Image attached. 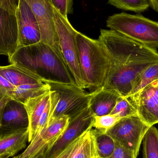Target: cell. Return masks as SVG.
Instances as JSON below:
<instances>
[{"label":"cell","mask_w":158,"mask_h":158,"mask_svg":"<svg viewBox=\"0 0 158 158\" xmlns=\"http://www.w3.org/2000/svg\"><path fill=\"white\" fill-rule=\"evenodd\" d=\"M121 119L111 114L95 116L93 128L106 133Z\"/></svg>","instance_id":"cell-26"},{"label":"cell","mask_w":158,"mask_h":158,"mask_svg":"<svg viewBox=\"0 0 158 158\" xmlns=\"http://www.w3.org/2000/svg\"><path fill=\"white\" fill-rule=\"evenodd\" d=\"M150 127L135 115L122 118L106 133L115 142L132 151L137 158L144 136Z\"/></svg>","instance_id":"cell-7"},{"label":"cell","mask_w":158,"mask_h":158,"mask_svg":"<svg viewBox=\"0 0 158 158\" xmlns=\"http://www.w3.org/2000/svg\"><path fill=\"white\" fill-rule=\"evenodd\" d=\"M55 9L64 17L68 18V15L72 12V0H50Z\"/></svg>","instance_id":"cell-27"},{"label":"cell","mask_w":158,"mask_h":158,"mask_svg":"<svg viewBox=\"0 0 158 158\" xmlns=\"http://www.w3.org/2000/svg\"><path fill=\"white\" fill-rule=\"evenodd\" d=\"M98 40L110 56L111 69L158 63L157 50L149 48L115 31L101 29Z\"/></svg>","instance_id":"cell-3"},{"label":"cell","mask_w":158,"mask_h":158,"mask_svg":"<svg viewBox=\"0 0 158 158\" xmlns=\"http://www.w3.org/2000/svg\"><path fill=\"white\" fill-rule=\"evenodd\" d=\"M50 89L47 84H25L16 86L13 92L12 98L24 103L29 98L40 95Z\"/></svg>","instance_id":"cell-20"},{"label":"cell","mask_w":158,"mask_h":158,"mask_svg":"<svg viewBox=\"0 0 158 158\" xmlns=\"http://www.w3.org/2000/svg\"><path fill=\"white\" fill-rule=\"evenodd\" d=\"M54 19L59 40L62 56L72 75L75 83L85 89L79 63L77 42V31L68 19L62 15L53 7Z\"/></svg>","instance_id":"cell-6"},{"label":"cell","mask_w":158,"mask_h":158,"mask_svg":"<svg viewBox=\"0 0 158 158\" xmlns=\"http://www.w3.org/2000/svg\"><path fill=\"white\" fill-rule=\"evenodd\" d=\"M116 143L115 149L110 156L107 158H136L132 151Z\"/></svg>","instance_id":"cell-28"},{"label":"cell","mask_w":158,"mask_h":158,"mask_svg":"<svg viewBox=\"0 0 158 158\" xmlns=\"http://www.w3.org/2000/svg\"><path fill=\"white\" fill-rule=\"evenodd\" d=\"M94 129L98 158H107L113 153L116 146L114 139L106 133Z\"/></svg>","instance_id":"cell-21"},{"label":"cell","mask_w":158,"mask_h":158,"mask_svg":"<svg viewBox=\"0 0 158 158\" xmlns=\"http://www.w3.org/2000/svg\"><path fill=\"white\" fill-rule=\"evenodd\" d=\"M0 74L15 86L25 84H43L44 79L27 69L15 64L0 66Z\"/></svg>","instance_id":"cell-17"},{"label":"cell","mask_w":158,"mask_h":158,"mask_svg":"<svg viewBox=\"0 0 158 158\" xmlns=\"http://www.w3.org/2000/svg\"><path fill=\"white\" fill-rule=\"evenodd\" d=\"M27 112L23 103L12 99L6 105L2 117L0 135L29 128Z\"/></svg>","instance_id":"cell-13"},{"label":"cell","mask_w":158,"mask_h":158,"mask_svg":"<svg viewBox=\"0 0 158 158\" xmlns=\"http://www.w3.org/2000/svg\"><path fill=\"white\" fill-rule=\"evenodd\" d=\"M77 42L85 89L93 93L105 86L111 69V59L98 40H94L78 32Z\"/></svg>","instance_id":"cell-2"},{"label":"cell","mask_w":158,"mask_h":158,"mask_svg":"<svg viewBox=\"0 0 158 158\" xmlns=\"http://www.w3.org/2000/svg\"><path fill=\"white\" fill-rule=\"evenodd\" d=\"M110 114L115 115L121 118L137 115L136 109L128 98L123 96L119 98Z\"/></svg>","instance_id":"cell-25"},{"label":"cell","mask_w":158,"mask_h":158,"mask_svg":"<svg viewBox=\"0 0 158 158\" xmlns=\"http://www.w3.org/2000/svg\"><path fill=\"white\" fill-rule=\"evenodd\" d=\"M69 158H98L96 137L93 128L83 134Z\"/></svg>","instance_id":"cell-19"},{"label":"cell","mask_w":158,"mask_h":158,"mask_svg":"<svg viewBox=\"0 0 158 158\" xmlns=\"http://www.w3.org/2000/svg\"><path fill=\"white\" fill-rule=\"evenodd\" d=\"M18 29L15 14L0 7V55H12L18 49Z\"/></svg>","instance_id":"cell-14"},{"label":"cell","mask_w":158,"mask_h":158,"mask_svg":"<svg viewBox=\"0 0 158 158\" xmlns=\"http://www.w3.org/2000/svg\"><path fill=\"white\" fill-rule=\"evenodd\" d=\"M126 97L145 123L150 127L158 123V80L138 93Z\"/></svg>","instance_id":"cell-10"},{"label":"cell","mask_w":158,"mask_h":158,"mask_svg":"<svg viewBox=\"0 0 158 158\" xmlns=\"http://www.w3.org/2000/svg\"><path fill=\"white\" fill-rule=\"evenodd\" d=\"M25 1L31 8L38 21L41 35V42L50 46L60 57L64 59L61 54L54 19L53 6L51 1Z\"/></svg>","instance_id":"cell-9"},{"label":"cell","mask_w":158,"mask_h":158,"mask_svg":"<svg viewBox=\"0 0 158 158\" xmlns=\"http://www.w3.org/2000/svg\"><path fill=\"white\" fill-rule=\"evenodd\" d=\"M91 94L88 106L94 116L110 114L121 96L116 91L104 88Z\"/></svg>","instance_id":"cell-15"},{"label":"cell","mask_w":158,"mask_h":158,"mask_svg":"<svg viewBox=\"0 0 158 158\" xmlns=\"http://www.w3.org/2000/svg\"><path fill=\"white\" fill-rule=\"evenodd\" d=\"M150 6L155 11L158 12V0H148Z\"/></svg>","instance_id":"cell-33"},{"label":"cell","mask_w":158,"mask_h":158,"mask_svg":"<svg viewBox=\"0 0 158 158\" xmlns=\"http://www.w3.org/2000/svg\"><path fill=\"white\" fill-rule=\"evenodd\" d=\"M50 98V89L40 95L29 98L24 103L29 121L28 142L33 140L40 118L47 106Z\"/></svg>","instance_id":"cell-18"},{"label":"cell","mask_w":158,"mask_h":158,"mask_svg":"<svg viewBox=\"0 0 158 158\" xmlns=\"http://www.w3.org/2000/svg\"><path fill=\"white\" fill-rule=\"evenodd\" d=\"M80 137L76 139V140L72 142L69 145L63 152H61L58 156H56L54 158H69L71 156L72 152L74 151L77 145L78 142Z\"/></svg>","instance_id":"cell-31"},{"label":"cell","mask_w":158,"mask_h":158,"mask_svg":"<svg viewBox=\"0 0 158 158\" xmlns=\"http://www.w3.org/2000/svg\"><path fill=\"white\" fill-rule=\"evenodd\" d=\"M12 99L13 98L11 97L4 93L0 89V128L2 124V117L5 107L6 104Z\"/></svg>","instance_id":"cell-32"},{"label":"cell","mask_w":158,"mask_h":158,"mask_svg":"<svg viewBox=\"0 0 158 158\" xmlns=\"http://www.w3.org/2000/svg\"><path fill=\"white\" fill-rule=\"evenodd\" d=\"M69 120V116H61L50 124L40 135L35 136L23 153L13 158H32L47 149L63 134Z\"/></svg>","instance_id":"cell-12"},{"label":"cell","mask_w":158,"mask_h":158,"mask_svg":"<svg viewBox=\"0 0 158 158\" xmlns=\"http://www.w3.org/2000/svg\"><path fill=\"white\" fill-rule=\"evenodd\" d=\"M19 0H0V7L15 15Z\"/></svg>","instance_id":"cell-29"},{"label":"cell","mask_w":158,"mask_h":158,"mask_svg":"<svg viewBox=\"0 0 158 158\" xmlns=\"http://www.w3.org/2000/svg\"><path fill=\"white\" fill-rule=\"evenodd\" d=\"M28 138V128L0 135V158L16 155L26 147Z\"/></svg>","instance_id":"cell-16"},{"label":"cell","mask_w":158,"mask_h":158,"mask_svg":"<svg viewBox=\"0 0 158 158\" xmlns=\"http://www.w3.org/2000/svg\"><path fill=\"white\" fill-rule=\"evenodd\" d=\"M50 88L58 95V101L49 119L48 126L63 115L70 119L79 114L88 106L92 94L85 92L77 84L44 81Z\"/></svg>","instance_id":"cell-5"},{"label":"cell","mask_w":158,"mask_h":158,"mask_svg":"<svg viewBox=\"0 0 158 158\" xmlns=\"http://www.w3.org/2000/svg\"><path fill=\"white\" fill-rule=\"evenodd\" d=\"M18 29V48L41 41V35L37 19L25 0H19L15 14Z\"/></svg>","instance_id":"cell-11"},{"label":"cell","mask_w":158,"mask_h":158,"mask_svg":"<svg viewBox=\"0 0 158 158\" xmlns=\"http://www.w3.org/2000/svg\"><path fill=\"white\" fill-rule=\"evenodd\" d=\"M94 115L89 106L70 119L66 129L45 152V158H54L83 134L93 128Z\"/></svg>","instance_id":"cell-8"},{"label":"cell","mask_w":158,"mask_h":158,"mask_svg":"<svg viewBox=\"0 0 158 158\" xmlns=\"http://www.w3.org/2000/svg\"><path fill=\"white\" fill-rule=\"evenodd\" d=\"M143 142V158H158V129L154 126L150 127Z\"/></svg>","instance_id":"cell-22"},{"label":"cell","mask_w":158,"mask_h":158,"mask_svg":"<svg viewBox=\"0 0 158 158\" xmlns=\"http://www.w3.org/2000/svg\"><path fill=\"white\" fill-rule=\"evenodd\" d=\"M158 80V63H157L148 67L138 76L134 83L131 93L128 96L138 93L147 85Z\"/></svg>","instance_id":"cell-23"},{"label":"cell","mask_w":158,"mask_h":158,"mask_svg":"<svg viewBox=\"0 0 158 158\" xmlns=\"http://www.w3.org/2000/svg\"><path fill=\"white\" fill-rule=\"evenodd\" d=\"M16 86L9 82L5 78L0 74V89L12 98L13 92L15 89Z\"/></svg>","instance_id":"cell-30"},{"label":"cell","mask_w":158,"mask_h":158,"mask_svg":"<svg viewBox=\"0 0 158 158\" xmlns=\"http://www.w3.org/2000/svg\"><path fill=\"white\" fill-rule=\"evenodd\" d=\"M109 3L119 9L135 13L145 12L150 6L148 0H108Z\"/></svg>","instance_id":"cell-24"},{"label":"cell","mask_w":158,"mask_h":158,"mask_svg":"<svg viewBox=\"0 0 158 158\" xmlns=\"http://www.w3.org/2000/svg\"><path fill=\"white\" fill-rule=\"evenodd\" d=\"M45 150H46V149L43 150L40 153H39L37 156H35V157L32 158H45Z\"/></svg>","instance_id":"cell-34"},{"label":"cell","mask_w":158,"mask_h":158,"mask_svg":"<svg viewBox=\"0 0 158 158\" xmlns=\"http://www.w3.org/2000/svg\"><path fill=\"white\" fill-rule=\"evenodd\" d=\"M8 59L10 64L27 69L44 81L76 83L64 59L41 42L18 48Z\"/></svg>","instance_id":"cell-1"},{"label":"cell","mask_w":158,"mask_h":158,"mask_svg":"<svg viewBox=\"0 0 158 158\" xmlns=\"http://www.w3.org/2000/svg\"><path fill=\"white\" fill-rule=\"evenodd\" d=\"M106 26L152 49H158V22L122 12L109 17Z\"/></svg>","instance_id":"cell-4"}]
</instances>
